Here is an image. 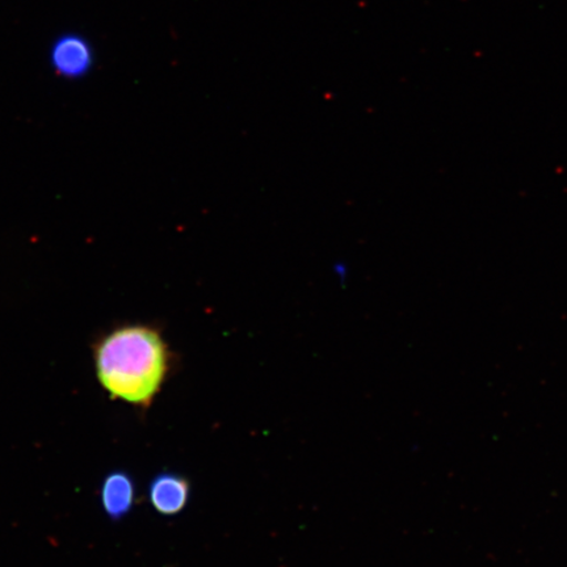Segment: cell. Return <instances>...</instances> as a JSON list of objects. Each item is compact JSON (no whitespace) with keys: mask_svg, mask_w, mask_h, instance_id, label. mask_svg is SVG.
<instances>
[{"mask_svg":"<svg viewBox=\"0 0 567 567\" xmlns=\"http://www.w3.org/2000/svg\"><path fill=\"white\" fill-rule=\"evenodd\" d=\"M99 384L112 400L147 409L168 378L172 353L157 329L123 324L92 346Z\"/></svg>","mask_w":567,"mask_h":567,"instance_id":"6da1fadb","label":"cell"},{"mask_svg":"<svg viewBox=\"0 0 567 567\" xmlns=\"http://www.w3.org/2000/svg\"><path fill=\"white\" fill-rule=\"evenodd\" d=\"M136 482L130 473L116 471L105 476L101 487V505L112 522L123 520L136 506Z\"/></svg>","mask_w":567,"mask_h":567,"instance_id":"7a4b0ae2","label":"cell"},{"mask_svg":"<svg viewBox=\"0 0 567 567\" xmlns=\"http://www.w3.org/2000/svg\"><path fill=\"white\" fill-rule=\"evenodd\" d=\"M189 496L188 480L176 473H161L148 486V501L161 515L181 514L187 507Z\"/></svg>","mask_w":567,"mask_h":567,"instance_id":"3957f363","label":"cell"},{"mask_svg":"<svg viewBox=\"0 0 567 567\" xmlns=\"http://www.w3.org/2000/svg\"><path fill=\"white\" fill-rule=\"evenodd\" d=\"M52 62L61 75L74 78L87 73L92 54L83 40L65 38L56 42L53 48Z\"/></svg>","mask_w":567,"mask_h":567,"instance_id":"277c9868","label":"cell"}]
</instances>
